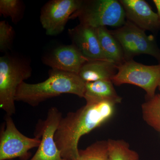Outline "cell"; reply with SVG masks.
Listing matches in <instances>:
<instances>
[{"label": "cell", "mask_w": 160, "mask_h": 160, "mask_svg": "<svg viewBox=\"0 0 160 160\" xmlns=\"http://www.w3.org/2000/svg\"><path fill=\"white\" fill-rule=\"evenodd\" d=\"M118 72V66L106 60H89L80 70L78 75L85 83L101 80L112 81Z\"/></svg>", "instance_id": "13"}, {"label": "cell", "mask_w": 160, "mask_h": 160, "mask_svg": "<svg viewBox=\"0 0 160 160\" xmlns=\"http://www.w3.org/2000/svg\"><path fill=\"white\" fill-rule=\"evenodd\" d=\"M127 20L140 29L155 32L160 30V20L158 13L144 0H120Z\"/></svg>", "instance_id": "12"}, {"label": "cell", "mask_w": 160, "mask_h": 160, "mask_svg": "<svg viewBox=\"0 0 160 160\" xmlns=\"http://www.w3.org/2000/svg\"><path fill=\"white\" fill-rule=\"evenodd\" d=\"M86 83L78 74L57 69L49 72V77L42 82H23L18 88L15 100L35 107L43 102L61 95L69 93L84 98Z\"/></svg>", "instance_id": "2"}, {"label": "cell", "mask_w": 160, "mask_h": 160, "mask_svg": "<svg viewBox=\"0 0 160 160\" xmlns=\"http://www.w3.org/2000/svg\"><path fill=\"white\" fill-rule=\"evenodd\" d=\"M15 32L12 26L6 21L0 22V51L8 52L13 45Z\"/></svg>", "instance_id": "20"}, {"label": "cell", "mask_w": 160, "mask_h": 160, "mask_svg": "<svg viewBox=\"0 0 160 160\" xmlns=\"http://www.w3.org/2000/svg\"><path fill=\"white\" fill-rule=\"evenodd\" d=\"M122 48L126 61L141 54H147L155 58L160 64V49L153 35H147L128 20L121 27L110 30Z\"/></svg>", "instance_id": "5"}, {"label": "cell", "mask_w": 160, "mask_h": 160, "mask_svg": "<svg viewBox=\"0 0 160 160\" xmlns=\"http://www.w3.org/2000/svg\"><path fill=\"white\" fill-rule=\"evenodd\" d=\"M76 160H109L107 141H97L86 149H79Z\"/></svg>", "instance_id": "19"}, {"label": "cell", "mask_w": 160, "mask_h": 160, "mask_svg": "<svg viewBox=\"0 0 160 160\" xmlns=\"http://www.w3.org/2000/svg\"><path fill=\"white\" fill-rule=\"evenodd\" d=\"M81 0H51L41 8L40 21L46 34L54 36L65 30L72 15L79 7Z\"/></svg>", "instance_id": "9"}, {"label": "cell", "mask_w": 160, "mask_h": 160, "mask_svg": "<svg viewBox=\"0 0 160 160\" xmlns=\"http://www.w3.org/2000/svg\"><path fill=\"white\" fill-rule=\"evenodd\" d=\"M107 144L109 160H139L138 152L124 140L109 139Z\"/></svg>", "instance_id": "17"}, {"label": "cell", "mask_w": 160, "mask_h": 160, "mask_svg": "<svg viewBox=\"0 0 160 160\" xmlns=\"http://www.w3.org/2000/svg\"></svg>", "instance_id": "23"}, {"label": "cell", "mask_w": 160, "mask_h": 160, "mask_svg": "<svg viewBox=\"0 0 160 160\" xmlns=\"http://www.w3.org/2000/svg\"><path fill=\"white\" fill-rule=\"evenodd\" d=\"M89 60L72 44L56 47L42 58V62L51 69L78 75Z\"/></svg>", "instance_id": "10"}, {"label": "cell", "mask_w": 160, "mask_h": 160, "mask_svg": "<svg viewBox=\"0 0 160 160\" xmlns=\"http://www.w3.org/2000/svg\"><path fill=\"white\" fill-rule=\"evenodd\" d=\"M112 82L116 86L127 84L138 86L146 92L147 99L150 98L156 94L160 84V64L148 66L133 59L126 61L118 66Z\"/></svg>", "instance_id": "6"}, {"label": "cell", "mask_w": 160, "mask_h": 160, "mask_svg": "<svg viewBox=\"0 0 160 160\" xmlns=\"http://www.w3.org/2000/svg\"><path fill=\"white\" fill-rule=\"evenodd\" d=\"M68 34L72 44L88 59L109 61L101 48L97 28L79 24L68 29Z\"/></svg>", "instance_id": "11"}, {"label": "cell", "mask_w": 160, "mask_h": 160, "mask_svg": "<svg viewBox=\"0 0 160 160\" xmlns=\"http://www.w3.org/2000/svg\"><path fill=\"white\" fill-rule=\"evenodd\" d=\"M86 102L85 106L62 118L55 133L56 144L66 160L77 159L81 138L110 119L117 105L106 100Z\"/></svg>", "instance_id": "1"}, {"label": "cell", "mask_w": 160, "mask_h": 160, "mask_svg": "<svg viewBox=\"0 0 160 160\" xmlns=\"http://www.w3.org/2000/svg\"><path fill=\"white\" fill-rule=\"evenodd\" d=\"M84 98L86 101H110L119 104L122 98L118 95L115 89L113 84L110 80H101L86 83Z\"/></svg>", "instance_id": "14"}, {"label": "cell", "mask_w": 160, "mask_h": 160, "mask_svg": "<svg viewBox=\"0 0 160 160\" xmlns=\"http://www.w3.org/2000/svg\"><path fill=\"white\" fill-rule=\"evenodd\" d=\"M142 110L145 122L160 132V93L147 99L142 105Z\"/></svg>", "instance_id": "16"}, {"label": "cell", "mask_w": 160, "mask_h": 160, "mask_svg": "<svg viewBox=\"0 0 160 160\" xmlns=\"http://www.w3.org/2000/svg\"><path fill=\"white\" fill-rule=\"evenodd\" d=\"M158 88L159 89V90H160V82L159 85L158 87Z\"/></svg>", "instance_id": "22"}, {"label": "cell", "mask_w": 160, "mask_h": 160, "mask_svg": "<svg viewBox=\"0 0 160 160\" xmlns=\"http://www.w3.org/2000/svg\"><path fill=\"white\" fill-rule=\"evenodd\" d=\"M153 2L154 3L158 10V14L160 20V0H153Z\"/></svg>", "instance_id": "21"}, {"label": "cell", "mask_w": 160, "mask_h": 160, "mask_svg": "<svg viewBox=\"0 0 160 160\" xmlns=\"http://www.w3.org/2000/svg\"><path fill=\"white\" fill-rule=\"evenodd\" d=\"M97 31L101 48L107 58L118 66L126 62L122 48L110 30L101 27Z\"/></svg>", "instance_id": "15"}, {"label": "cell", "mask_w": 160, "mask_h": 160, "mask_svg": "<svg viewBox=\"0 0 160 160\" xmlns=\"http://www.w3.org/2000/svg\"><path fill=\"white\" fill-rule=\"evenodd\" d=\"M95 28L107 26L119 28L126 20L125 10L117 0H81L79 7L69 20Z\"/></svg>", "instance_id": "4"}, {"label": "cell", "mask_w": 160, "mask_h": 160, "mask_svg": "<svg viewBox=\"0 0 160 160\" xmlns=\"http://www.w3.org/2000/svg\"><path fill=\"white\" fill-rule=\"evenodd\" d=\"M32 74L31 61L26 57L8 52L0 57V107L6 114L15 113L18 88Z\"/></svg>", "instance_id": "3"}, {"label": "cell", "mask_w": 160, "mask_h": 160, "mask_svg": "<svg viewBox=\"0 0 160 160\" xmlns=\"http://www.w3.org/2000/svg\"><path fill=\"white\" fill-rule=\"evenodd\" d=\"M62 112L55 107L50 108L45 120H39L36 126L35 137L41 139V143L34 155L29 160H66L62 157L54 140V135Z\"/></svg>", "instance_id": "8"}, {"label": "cell", "mask_w": 160, "mask_h": 160, "mask_svg": "<svg viewBox=\"0 0 160 160\" xmlns=\"http://www.w3.org/2000/svg\"><path fill=\"white\" fill-rule=\"evenodd\" d=\"M4 123L0 131V160L29 159L31 156L29 150L39 146L41 139L21 133L8 115L6 114Z\"/></svg>", "instance_id": "7"}, {"label": "cell", "mask_w": 160, "mask_h": 160, "mask_svg": "<svg viewBox=\"0 0 160 160\" xmlns=\"http://www.w3.org/2000/svg\"><path fill=\"white\" fill-rule=\"evenodd\" d=\"M25 11V4L21 0L0 1V14L5 18H10L14 24L23 18Z\"/></svg>", "instance_id": "18"}]
</instances>
